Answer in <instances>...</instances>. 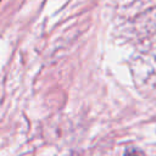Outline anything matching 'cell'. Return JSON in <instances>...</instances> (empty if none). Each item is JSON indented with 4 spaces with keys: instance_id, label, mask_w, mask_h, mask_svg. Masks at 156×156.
<instances>
[{
    "instance_id": "1",
    "label": "cell",
    "mask_w": 156,
    "mask_h": 156,
    "mask_svg": "<svg viewBox=\"0 0 156 156\" xmlns=\"http://www.w3.org/2000/svg\"><path fill=\"white\" fill-rule=\"evenodd\" d=\"M124 156H144V154L136 149H130L124 154Z\"/></svg>"
}]
</instances>
